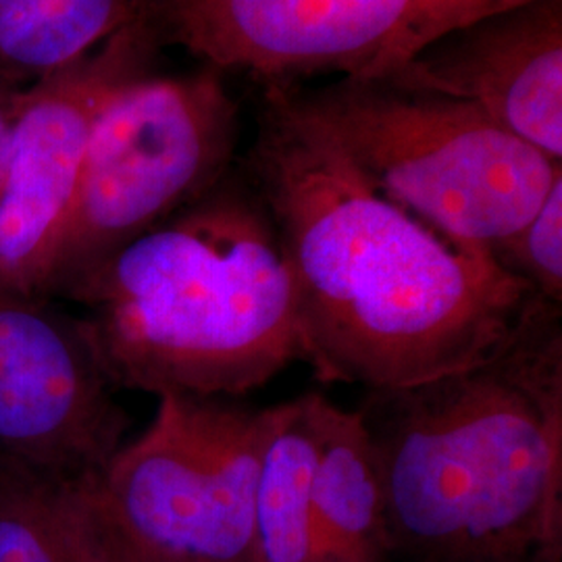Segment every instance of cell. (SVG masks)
I'll return each mask as SVG.
<instances>
[{
  "label": "cell",
  "instance_id": "13",
  "mask_svg": "<svg viewBox=\"0 0 562 562\" xmlns=\"http://www.w3.org/2000/svg\"><path fill=\"white\" fill-rule=\"evenodd\" d=\"M144 11V0H0V88L65 71Z\"/></svg>",
  "mask_w": 562,
  "mask_h": 562
},
{
  "label": "cell",
  "instance_id": "2",
  "mask_svg": "<svg viewBox=\"0 0 562 562\" xmlns=\"http://www.w3.org/2000/svg\"><path fill=\"white\" fill-rule=\"evenodd\" d=\"M359 417L402 562H562V304L531 296L490 355Z\"/></svg>",
  "mask_w": 562,
  "mask_h": 562
},
{
  "label": "cell",
  "instance_id": "4",
  "mask_svg": "<svg viewBox=\"0 0 562 562\" xmlns=\"http://www.w3.org/2000/svg\"><path fill=\"white\" fill-rule=\"evenodd\" d=\"M285 104L390 201L464 246L515 234L562 176L477 106L390 81L338 80Z\"/></svg>",
  "mask_w": 562,
  "mask_h": 562
},
{
  "label": "cell",
  "instance_id": "8",
  "mask_svg": "<svg viewBox=\"0 0 562 562\" xmlns=\"http://www.w3.org/2000/svg\"><path fill=\"white\" fill-rule=\"evenodd\" d=\"M115 392L80 315L0 294V475L97 482L130 427Z\"/></svg>",
  "mask_w": 562,
  "mask_h": 562
},
{
  "label": "cell",
  "instance_id": "11",
  "mask_svg": "<svg viewBox=\"0 0 562 562\" xmlns=\"http://www.w3.org/2000/svg\"><path fill=\"white\" fill-rule=\"evenodd\" d=\"M313 521L322 562L390 561L382 477L359 413L313 394Z\"/></svg>",
  "mask_w": 562,
  "mask_h": 562
},
{
  "label": "cell",
  "instance_id": "7",
  "mask_svg": "<svg viewBox=\"0 0 562 562\" xmlns=\"http://www.w3.org/2000/svg\"><path fill=\"white\" fill-rule=\"evenodd\" d=\"M531 0H150L157 36L211 69L387 80L464 23Z\"/></svg>",
  "mask_w": 562,
  "mask_h": 562
},
{
  "label": "cell",
  "instance_id": "17",
  "mask_svg": "<svg viewBox=\"0 0 562 562\" xmlns=\"http://www.w3.org/2000/svg\"><path fill=\"white\" fill-rule=\"evenodd\" d=\"M86 501L90 506V515H92V522H94V529H97V540H99V548H101L102 562H146L142 561L140 557H136L132 550H127L123 543L104 527V522L99 519L94 506L88 498V492H86Z\"/></svg>",
  "mask_w": 562,
  "mask_h": 562
},
{
  "label": "cell",
  "instance_id": "5",
  "mask_svg": "<svg viewBox=\"0 0 562 562\" xmlns=\"http://www.w3.org/2000/svg\"><path fill=\"white\" fill-rule=\"evenodd\" d=\"M238 104L215 69L123 81L92 125L44 296L81 278L229 173Z\"/></svg>",
  "mask_w": 562,
  "mask_h": 562
},
{
  "label": "cell",
  "instance_id": "14",
  "mask_svg": "<svg viewBox=\"0 0 562 562\" xmlns=\"http://www.w3.org/2000/svg\"><path fill=\"white\" fill-rule=\"evenodd\" d=\"M0 562H102L86 485L0 475Z\"/></svg>",
  "mask_w": 562,
  "mask_h": 562
},
{
  "label": "cell",
  "instance_id": "10",
  "mask_svg": "<svg viewBox=\"0 0 562 562\" xmlns=\"http://www.w3.org/2000/svg\"><path fill=\"white\" fill-rule=\"evenodd\" d=\"M383 81L469 102L562 162V0L464 23Z\"/></svg>",
  "mask_w": 562,
  "mask_h": 562
},
{
  "label": "cell",
  "instance_id": "12",
  "mask_svg": "<svg viewBox=\"0 0 562 562\" xmlns=\"http://www.w3.org/2000/svg\"><path fill=\"white\" fill-rule=\"evenodd\" d=\"M267 413L255 496V562H322L313 521V394Z\"/></svg>",
  "mask_w": 562,
  "mask_h": 562
},
{
  "label": "cell",
  "instance_id": "6",
  "mask_svg": "<svg viewBox=\"0 0 562 562\" xmlns=\"http://www.w3.org/2000/svg\"><path fill=\"white\" fill-rule=\"evenodd\" d=\"M88 496L104 527L146 562H255V496L267 408L161 394Z\"/></svg>",
  "mask_w": 562,
  "mask_h": 562
},
{
  "label": "cell",
  "instance_id": "18",
  "mask_svg": "<svg viewBox=\"0 0 562 562\" xmlns=\"http://www.w3.org/2000/svg\"><path fill=\"white\" fill-rule=\"evenodd\" d=\"M144 2H146V7H148V2H150V0H144Z\"/></svg>",
  "mask_w": 562,
  "mask_h": 562
},
{
  "label": "cell",
  "instance_id": "9",
  "mask_svg": "<svg viewBox=\"0 0 562 562\" xmlns=\"http://www.w3.org/2000/svg\"><path fill=\"white\" fill-rule=\"evenodd\" d=\"M148 11L86 59L23 90L0 183V294L46 299L92 125L157 44Z\"/></svg>",
  "mask_w": 562,
  "mask_h": 562
},
{
  "label": "cell",
  "instance_id": "3",
  "mask_svg": "<svg viewBox=\"0 0 562 562\" xmlns=\"http://www.w3.org/2000/svg\"><path fill=\"white\" fill-rule=\"evenodd\" d=\"M60 301L83 308L117 390L238 398L302 361L294 276L278 229L252 183L229 173Z\"/></svg>",
  "mask_w": 562,
  "mask_h": 562
},
{
  "label": "cell",
  "instance_id": "15",
  "mask_svg": "<svg viewBox=\"0 0 562 562\" xmlns=\"http://www.w3.org/2000/svg\"><path fill=\"white\" fill-rule=\"evenodd\" d=\"M510 276L540 299L562 304V176L521 227L490 248Z\"/></svg>",
  "mask_w": 562,
  "mask_h": 562
},
{
  "label": "cell",
  "instance_id": "1",
  "mask_svg": "<svg viewBox=\"0 0 562 562\" xmlns=\"http://www.w3.org/2000/svg\"><path fill=\"white\" fill-rule=\"evenodd\" d=\"M248 181L290 262L302 361L392 390L482 361L533 294L482 248L390 201L269 86Z\"/></svg>",
  "mask_w": 562,
  "mask_h": 562
},
{
  "label": "cell",
  "instance_id": "16",
  "mask_svg": "<svg viewBox=\"0 0 562 562\" xmlns=\"http://www.w3.org/2000/svg\"><path fill=\"white\" fill-rule=\"evenodd\" d=\"M23 90L0 88V183H2L4 169H7L11 136H13V123H15V117H18V109H20Z\"/></svg>",
  "mask_w": 562,
  "mask_h": 562
}]
</instances>
